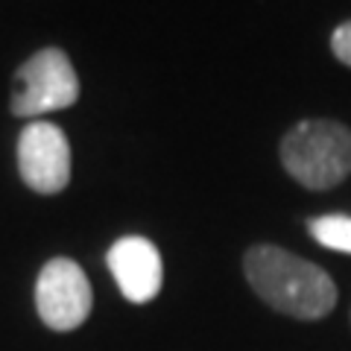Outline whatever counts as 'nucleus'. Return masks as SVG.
<instances>
[{
    "label": "nucleus",
    "mask_w": 351,
    "mask_h": 351,
    "mask_svg": "<svg viewBox=\"0 0 351 351\" xmlns=\"http://www.w3.org/2000/svg\"><path fill=\"white\" fill-rule=\"evenodd\" d=\"M243 272L263 304L293 319L316 322L337 307L334 278L322 267L281 246H252L243 255Z\"/></svg>",
    "instance_id": "nucleus-1"
},
{
    "label": "nucleus",
    "mask_w": 351,
    "mask_h": 351,
    "mask_svg": "<svg viewBox=\"0 0 351 351\" xmlns=\"http://www.w3.org/2000/svg\"><path fill=\"white\" fill-rule=\"evenodd\" d=\"M281 164L307 191H331L351 173V129L316 117L295 123L278 147Z\"/></svg>",
    "instance_id": "nucleus-2"
},
{
    "label": "nucleus",
    "mask_w": 351,
    "mask_h": 351,
    "mask_svg": "<svg viewBox=\"0 0 351 351\" xmlns=\"http://www.w3.org/2000/svg\"><path fill=\"white\" fill-rule=\"evenodd\" d=\"M18 91L12 94L15 117H38L44 112L71 108L80 100V76H76L68 53L59 47H44L21 64Z\"/></svg>",
    "instance_id": "nucleus-3"
},
{
    "label": "nucleus",
    "mask_w": 351,
    "mask_h": 351,
    "mask_svg": "<svg viewBox=\"0 0 351 351\" xmlns=\"http://www.w3.org/2000/svg\"><path fill=\"white\" fill-rule=\"evenodd\" d=\"M91 281L71 258H53L41 267L36 281V311L53 331H73L91 313Z\"/></svg>",
    "instance_id": "nucleus-4"
},
{
    "label": "nucleus",
    "mask_w": 351,
    "mask_h": 351,
    "mask_svg": "<svg viewBox=\"0 0 351 351\" xmlns=\"http://www.w3.org/2000/svg\"><path fill=\"white\" fill-rule=\"evenodd\" d=\"M18 170L27 188H32L36 193H62L71 182L68 135L59 126L44 123V120L29 123L18 138Z\"/></svg>",
    "instance_id": "nucleus-5"
},
{
    "label": "nucleus",
    "mask_w": 351,
    "mask_h": 351,
    "mask_svg": "<svg viewBox=\"0 0 351 351\" xmlns=\"http://www.w3.org/2000/svg\"><path fill=\"white\" fill-rule=\"evenodd\" d=\"M106 263L112 269L123 299H129L132 304H147L158 295L164 269H161L158 246L152 240L138 237V234L120 237L108 249Z\"/></svg>",
    "instance_id": "nucleus-6"
},
{
    "label": "nucleus",
    "mask_w": 351,
    "mask_h": 351,
    "mask_svg": "<svg viewBox=\"0 0 351 351\" xmlns=\"http://www.w3.org/2000/svg\"><path fill=\"white\" fill-rule=\"evenodd\" d=\"M307 232L319 246L351 255V217L348 214H322L307 219Z\"/></svg>",
    "instance_id": "nucleus-7"
},
{
    "label": "nucleus",
    "mask_w": 351,
    "mask_h": 351,
    "mask_svg": "<svg viewBox=\"0 0 351 351\" xmlns=\"http://www.w3.org/2000/svg\"><path fill=\"white\" fill-rule=\"evenodd\" d=\"M331 50H334V56L348 64L351 68V21H346V24H339L334 29V36H331Z\"/></svg>",
    "instance_id": "nucleus-8"
}]
</instances>
